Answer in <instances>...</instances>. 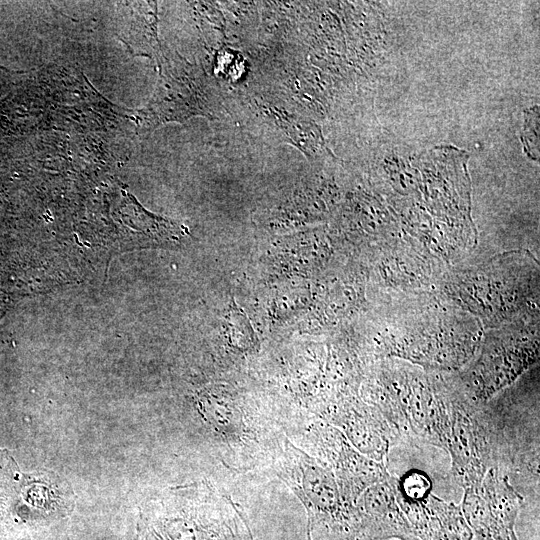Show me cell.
<instances>
[{"label": "cell", "instance_id": "6da1fadb", "mask_svg": "<svg viewBox=\"0 0 540 540\" xmlns=\"http://www.w3.org/2000/svg\"><path fill=\"white\" fill-rule=\"evenodd\" d=\"M401 502L416 540L472 539V531L458 507L435 497L424 504L421 501Z\"/></svg>", "mask_w": 540, "mask_h": 540}, {"label": "cell", "instance_id": "7a4b0ae2", "mask_svg": "<svg viewBox=\"0 0 540 540\" xmlns=\"http://www.w3.org/2000/svg\"><path fill=\"white\" fill-rule=\"evenodd\" d=\"M430 486V481L425 474L420 472L407 473L400 489V492L405 494V498L402 500L408 502L422 501L430 490Z\"/></svg>", "mask_w": 540, "mask_h": 540}]
</instances>
